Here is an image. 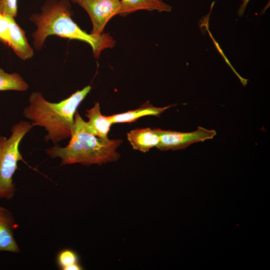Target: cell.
Listing matches in <instances>:
<instances>
[{"instance_id": "obj_11", "label": "cell", "mask_w": 270, "mask_h": 270, "mask_svg": "<svg viewBox=\"0 0 270 270\" xmlns=\"http://www.w3.org/2000/svg\"><path fill=\"white\" fill-rule=\"evenodd\" d=\"M118 15L126 16L140 10L170 12L172 6L162 0H120Z\"/></svg>"}, {"instance_id": "obj_12", "label": "cell", "mask_w": 270, "mask_h": 270, "mask_svg": "<svg viewBox=\"0 0 270 270\" xmlns=\"http://www.w3.org/2000/svg\"><path fill=\"white\" fill-rule=\"evenodd\" d=\"M171 106H172L156 107L148 102H146L136 109L109 116L108 117L112 124L132 122L145 116H159L164 110Z\"/></svg>"}, {"instance_id": "obj_15", "label": "cell", "mask_w": 270, "mask_h": 270, "mask_svg": "<svg viewBox=\"0 0 270 270\" xmlns=\"http://www.w3.org/2000/svg\"><path fill=\"white\" fill-rule=\"evenodd\" d=\"M9 17L0 12V40L8 46L10 38Z\"/></svg>"}, {"instance_id": "obj_1", "label": "cell", "mask_w": 270, "mask_h": 270, "mask_svg": "<svg viewBox=\"0 0 270 270\" xmlns=\"http://www.w3.org/2000/svg\"><path fill=\"white\" fill-rule=\"evenodd\" d=\"M72 14L70 0H47L40 12L30 18L37 27L32 34L35 48L40 50L46 38L51 35L88 43L96 58L103 50L114 46L115 40L108 34L95 35L82 30L72 20Z\"/></svg>"}, {"instance_id": "obj_14", "label": "cell", "mask_w": 270, "mask_h": 270, "mask_svg": "<svg viewBox=\"0 0 270 270\" xmlns=\"http://www.w3.org/2000/svg\"><path fill=\"white\" fill-rule=\"evenodd\" d=\"M56 263L62 270H81L82 268L78 262L77 254L70 249L60 251L56 256Z\"/></svg>"}, {"instance_id": "obj_4", "label": "cell", "mask_w": 270, "mask_h": 270, "mask_svg": "<svg viewBox=\"0 0 270 270\" xmlns=\"http://www.w3.org/2000/svg\"><path fill=\"white\" fill-rule=\"evenodd\" d=\"M32 127L28 122L20 121L12 127V134L8 138L0 136V198L10 200L14 194L12 176L18 168V162L24 161L19 146Z\"/></svg>"}, {"instance_id": "obj_16", "label": "cell", "mask_w": 270, "mask_h": 270, "mask_svg": "<svg viewBox=\"0 0 270 270\" xmlns=\"http://www.w3.org/2000/svg\"><path fill=\"white\" fill-rule=\"evenodd\" d=\"M18 0H0V12L13 18L17 15Z\"/></svg>"}, {"instance_id": "obj_2", "label": "cell", "mask_w": 270, "mask_h": 270, "mask_svg": "<svg viewBox=\"0 0 270 270\" xmlns=\"http://www.w3.org/2000/svg\"><path fill=\"white\" fill-rule=\"evenodd\" d=\"M88 86L58 102L46 100L40 92H32L30 104L25 108L23 115L32 121L34 126L44 127L48 134L46 141L50 140L55 145L70 138L76 110L91 90Z\"/></svg>"}, {"instance_id": "obj_5", "label": "cell", "mask_w": 270, "mask_h": 270, "mask_svg": "<svg viewBox=\"0 0 270 270\" xmlns=\"http://www.w3.org/2000/svg\"><path fill=\"white\" fill-rule=\"evenodd\" d=\"M83 8L89 15L92 24L91 34H102L108 22L118 14L120 0H70Z\"/></svg>"}, {"instance_id": "obj_10", "label": "cell", "mask_w": 270, "mask_h": 270, "mask_svg": "<svg viewBox=\"0 0 270 270\" xmlns=\"http://www.w3.org/2000/svg\"><path fill=\"white\" fill-rule=\"evenodd\" d=\"M10 46L15 53L23 60L31 58L34 55L33 49L29 45L24 32L16 23L14 18L10 16Z\"/></svg>"}, {"instance_id": "obj_9", "label": "cell", "mask_w": 270, "mask_h": 270, "mask_svg": "<svg viewBox=\"0 0 270 270\" xmlns=\"http://www.w3.org/2000/svg\"><path fill=\"white\" fill-rule=\"evenodd\" d=\"M86 122L87 130L94 135L104 140L108 139V134L113 124L108 116L102 114L100 104L96 102L92 108L86 110Z\"/></svg>"}, {"instance_id": "obj_13", "label": "cell", "mask_w": 270, "mask_h": 270, "mask_svg": "<svg viewBox=\"0 0 270 270\" xmlns=\"http://www.w3.org/2000/svg\"><path fill=\"white\" fill-rule=\"evenodd\" d=\"M28 88V84L19 74H8L0 68V91H26Z\"/></svg>"}, {"instance_id": "obj_6", "label": "cell", "mask_w": 270, "mask_h": 270, "mask_svg": "<svg viewBox=\"0 0 270 270\" xmlns=\"http://www.w3.org/2000/svg\"><path fill=\"white\" fill-rule=\"evenodd\" d=\"M216 132L198 126L196 130L188 132L160 130V141L156 146L160 150L184 149L190 145L212 139Z\"/></svg>"}, {"instance_id": "obj_17", "label": "cell", "mask_w": 270, "mask_h": 270, "mask_svg": "<svg viewBox=\"0 0 270 270\" xmlns=\"http://www.w3.org/2000/svg\"><path fill=\"white\" fill-rule=\"evenodd\" d=\"M242 3L238 10V15L241 16L244 15L246 6L250 0H241Z\"/></svg>"}, {"instance_id": "obj_3", "label": "cell", "mask_w": 270, "mask_h": 270, "mask_svg": "<svg viewBox=\"0 0 270 270\" xmlns=\"http://www.w3.org/2000/svg\"><path fill=\"white\" fill-rule=\"evenodd\" d=\"M122 142L120 139L104 140L91 134L86 128V121L76 112L68 144L64 147L56 144L48 149L46 153L52 158H60L61 166L76 163L100 165L120 158L116 150Z\"/></svg>"}, {"instance_id": "obj_7", "label": "cell", "mask_w": 270, "mask_h": 270, "mask_svg": "<svg viewBox=\"0 0 270 270\" xmlns=\"http://www.w3.org/2000/svg\"><path fill=\"white\" fill-rule=\"evenodd\" d=\"M18 226L10 212L0 206V252H20L14 236V230Z\"/></svg>"}, {"instance_id": "obj_8", "label": "cell", "mask_w": 270, "mask_h": 270, "mask_svg": "<svg viewBox=\"0 0 270 270\" xmlns=\"http://www.w3.org/2000/svg\"><path fill=\"white\" fill-rule=\"evenodd\" d=\"M160 130L150 128L133 130L128 133L127 138L134 150L146 152L158 144Z\"/></svg>"}]
</instances>
